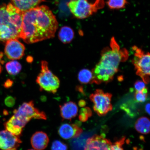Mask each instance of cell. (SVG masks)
Listing matches in <instances>:
<instances>
[{
  "mask_svg": "<svg viewBox=\"0 0 150 150\" xmlns=\"http://www.w3.org/2000/svg\"><path fill=\"white\" fill-rule=\"evenodd\" d=\"M150 125V121L149 118L146 117H142L137 120L135 123L134 127L139 133L146 134H149Z\"/></svg>",
  "mask_w": 150,
  "mask_h": 150,
  "instance_id": "cell-18",
  "label": "cell"
},
{
  "mask_svg": "<svg viewBox=\"0 0 150 150\" xmlns=\"http://www.w3.org/2000/svg\"><path fill=\"white\" fill-rule=\"evenodd\" d=\"M71 12L77 18H87L96 13L105 6L104 0H95L93 3L88 0H72L67 3Z\"/></svg>",
  "mask_w": 150,
  "mask_h": 150,
  "instance_id": "cell-4",
  "label": "cell"
},
{
  "mask_svg": "<svg viewBox=\"0 0 150 150\" xmlns=\"http://www.w3.org/2000/svg\"><path fill=\"white\" fill-rule=\"evenodd\" d=\"M67 145L58 140H55L52 142L51 146L52 150H67Z\"/></svg>",
  "mask_w": 150,
  "mask_h": 150,
  "instance_id": "cell-24",
  "label": "cell"
},
{
  "mask_svg": "<svg viewBox=\"0 0 150 150\" xmlns=\"http://www.w3.org/2000/svg\"><path fill=\"white\" fill-rule=\"evenodd\" d=\"M145 111L147 113L150 115V103H148L146 104L145 107Z\"/></svg>",
  "mask_w": 150,
  "mask_h": 150,
  "instance_id": "cell-31",
  "label": "cell"
},
{
  "mask_svg": "<svg viewBox=\"0 0 150 150\" xmlns=\"http://www.w3.org/2000/svg\"><path fill=\"white\" fill-rule=\"evenodd\" d=\"M112 97L111 93H105L102 90L99 89L96 90L90 95V100L94 105L93 110L99 116L105 115L112 110Z\"/></svg>",
  "mask_w": 150,
  "mask_h": 150,
  "instance_id": "cell-8",
  "label": "cell"
},
{
  "mask_svg": "<svg viewBox=\"0 0 150 150\" xmlns=\"http://www.w3.org/2000/svg\"><path fill=\"white\" fill-rule=\"evenodd\" d=\"M106 3L110 9H119L125 8L128 2L127 0H108Z\"/></svg>",
  "mask_w": 150,
  "mask_h": 150,
  "instance_id": "cell-21",
  "label": "cell"
},
{
  "mask_svg": "<svg viewBox=\"0 0 150 150\" xmlns=\"http://www.w3.org/2000/svg\"><path fill=\"white\" fill-rule=\"evenodd\" d=\"M14 115L25 125L32 119H47L45 112L35 106L33 101L24 103L14 111Z\"/></svg>",
  "mask_w": 150,
  "mask_h": 150,
  "instance_id": "cell-7",
  "label": "cell"
},
{
  "mask_svg": "<svg viewBox=\"0 0 150 150\" xmlns=\"http://www.w3.org/2000/svg\"><path fill=\"white\" fill-rule=\"evenodd\" d=\"M147 88L139 91H136L134 93V99L136 102L143 103L146 102L148 97Z\"/></svg>",
  "mask_w": 150,
  "mask_h": 150,
  "instance_id": "cell-22",
  "label": "cell"
},
{
  "mask_svg": "<svg viewBox=\"0 0 150 150\" xmlns=\"http://www.w3.org/2000/svg\"><path fill=\"white\" fill-rule=\"evenodd\" d=\"M5 103L6 106L8 107H12L16 103V99L13 97L9 96L5 98Z\"/></svg>",
  "mask_w": 150,
  "mask_h": 150,
  "instance_id": "cell-27",
  "label": "cell"
},
{
  "mask_svg": "<svg viewBox=\"0 0 150 150\" xmlns=\"http://www.w3.org/2000/svg\"><path fill=\"white\" fill-rule=\"evenodd\" d=\"M110 46V48L103 49L100 60L96 65L115 74L120 63L128 59L129 53L126 49H121L114 37L112 38Z\"/></svg>",
  "mask_w": 150,
  "mask_h": 150,
  "instance_id": "cell-3",
  "label": "cell"
},
{
  "mask_svg": "<svg viewBox=\"0 0 150 150\" xmlns=\"http://www.w3.org/2000/svg\"><path fill=\"white\" fill-rule=\"evenodd\" d=\"M74 33L73 30L68 26H64L59 30V38L64 44L70 43L74 39Z\"/></svg>",
  "mask_w": 150,
  "mask_h": 150,
  "instance_id": "cell-17",
  "label": "cell"
},
{
  "mask_svg": "<svg viewBox=\"0 0 150 150\" xmlns=\"http://www.w3.org/2000/svg\"><path fill=\"white\" fill-rule=\"evenodd\" d=\"M12 4L24 12L38 6L44 0H11Z\"/></svg>",
  "mask_w": 150,
  "mask_h": 150,
  "instance_id": "cell-16",
  "label": "cell"
},
{
  "mask_svg": "<svg viewBox=\"0 0 150 150\" xmlns=\"http://www.w3.org/2000/svg\"><path fill=\"white\" fill-rule=\"evenodd\" d=\"M13 84V82L10 79L6 80L4 84V87L6 88H8L11 87Z\"/></svg>",
  "mask_w": 150,
  "mask_h": 150,
  "instance_id": "cell-28",
  "label": "cell"
},
{
  "mask_svg": "<svg viewBox=\"0 0 150 150\" xmlns=\"http://www.w3.org/2000/svg\"><path fill=\"white\" fill-rule=\"evenodd\" d=\"M22 143L19 136L13 134L7 130L0 131V149L7 150L18 147Z\"/></svg>",
  "mask_w": 150,
  "mask_h": 150,
  "instance_id": "cell-10",
  "label": "cell"
},
{
  "mask_svg": "<svg viewBox=\"0 0 150 150\" xmlns=\"http://www.w3.org/2000/svg\"><path fill=\"white\" fill-rule=\"evenodd\" d=\"M112 144L109 140L95 135L88 139L84 150H110Z\"/></svg>",
  "mask_w": 150,
  "mask_h": 150,
  "instance_id": "cell-11",
  "label": "cell"
},
{
  "mask_svg": "<svg viewBox=\"0 0 150 150\" xmlns=\"http://www.w3.org/2000/svg\"><path fill=\"white\" fill-rule=\"evenodd\" d=\"M5 54L9 59L14 60L21 59L24 55L25 47L18 39H13L5 42Z\"/></svg>",
  "mask_w": 150,
  "mask_h": 150,
  "instance_id": "cell-9",
  "label": "cell"
},
{
  "mask_svg": "<svg viewBox=\"0 0 150 150\" xmlns=\"http://www.w3.org/2000/svg\"><path fill=\"white\" fill-rule=\"evenodd\" d=\"M7 150H17L16 149V148H14V149H9Z\"/></svg>",
  "mask_w": 150,
  "mask_h": 150,
  "instance_id": "cell-32",
  "label": "cell"
},
{
  "mask_svg": "<svg viewBox=\"0 0 150 150\" xmlns=\"http://www.w3.org/2000/svg\"><path fill=\"white\" fill-rule=\"evenodd\" d=\"M134 86L136 91H142L146 88L145 83L142 80L137 81L135 82Z\"/></svg>",
  "mask_w": 150,
  "mask_h": 150,
  "instance_id": "cell-26",
  "label": "cell"
},
{
  "mask_svg": "<svg viewBox=\"0 0 150 150\" xmlns=\"http://www.w3.org/2000/svg\"><path fill=\"white\" fill-rule=\"evenodd\" d=\"M3 57V53H0V74L2 71L3 68L2 67L1 64H2L4 63V61L2 60V58Z\"/></svg>",
  "mask_w": 150,
  "mask_h": 150,
  "instance_id": "cell-29",
  "label": "cell"
},
{
  "mask_svg": "<svg viewBox=\"0 0 150 150\" xmlns=\"http://www.w3.org/2000/svg\"><path fill=\"white\" fill-rule=\"evenodd\" d=\"M36 150L33 149H29V150Z\"/></svg>",
  "mask_w": 150,
  "mask_h": 150,
  "instance_id": "cell-33",
  "label": "cell"
},
{
  "mask_svg": "<svg viewBox=\"0 0 150 150\" xmlns=\"http://www.w3.org/2000/svg\"><path fill=\"white\" fill-rule=\"evenodd\" d=\"M58 23L55 16L46 6H37L23 12L20 38L28 44L55 36Z\"/></svg>",
  "mask_w": 150,
  "mask_h": 150,
  "instance_id": "cell-1",
  "label": "cell"
},
{
  "mask_svg": "<svg viewBox=\"0 0 150 150\" xmlns=\"http://www.w3.org/2000/svg\"><path fill=\"white\" fill-rule=\"evenodd\" d=\"M49 139L46 133L38 131L32 136L31 143L32 147L37 150H43L47 146Z\"/></svg>",
  "mask_w": 150,
  "mask_h": 150,
  "instance_id": "cell-13",
  "label": "cell"
},
{
  "mask_svg": "<svg viewBox=\"0 0 150 150\" xmlns=\"http://www.w3.org/2000/svg\"><path fill=\"white\" fill-rule=\"evenodd\" d=\"M83 132L82 129L74 124L64 123L59 127L58 133L64 139L78 137Z\"/></svg>",
  "mask_w": 150,
  "mask_h": 150,
  "instance_id": "cell-12",
  "label": "cell"
},
{
  "mask_svg": "<svg viewBox=\"0 0 150 150\" xmlns=\"http://www.w3.org/2000/svg\"><path fill=\"white\" fill-rule=\"evenodd\" d=\"M23 12L11 3L0 5V42L20 38Z\"/></svg>",
  "mask_w": 150,
  "mask_h": 150,
  "instance_id": "cell-2",
  "label": "cell"
},
{
  "mask_svg": "<svg viewBox=\"0 0 150 150\" xmlns=\"http://www.w3.org/2000/svg\"><path fill=\"white\" fill-rule=\"evenodd\" d=\"M61 117L63 119L71 120L78 114V108L76 103L70 101L59 106Z\"/></svg>",
  "mask_w": 150,
  "mask_h": 150,
  "instance_id": "cell-14",
  "label": "cell"
},
{
  "mask_svg": "<svg viewBox=\"0 0 150 150\" xmlns=\"http://www.w3.org/2000/svg\"><path fill=\"white\" fill-rule=\"evenodd\" d=\"M125 137H123L113 144H112L110 150H124L122 146L125 143Z\"/></svg>",
  "mask_w": 150,
  "mask_h": 150,
  "instance_id": "cell-25",
  "label": "cell"
},
{
  "mask_svg": "<svg viewBox=\"0 0 150 150\" xmlns=\"http://www.w3.org/2000/svg\"><path fill=\"white\" fill-rule=\"evenodd\" d=\"M25 125L14 115H13L5 124L6 130L17 136L21 134Z\"/></svg>",
  "mask_w": 150,
  "mask_h": 150,
  "instance_id": "cell-15",
  "label": "cell"
},
{
  "mask_svg": "<svg viewBox=\"0 0 150 150\" xmlns=\"http://www.w3.org/2000/svg\"><path fill=\"white\" fill-rule=\"evenodd\" d=\"M79 105L81 107H83L86 105V103L85 101L83 100H81L78 103Z\"/></svg>",
  "mask_w": 150,
  "mask_h": 150,
  "instance_id": "cell-30",
  "label": "cell"
},
{
  "mask_svg": "<svg viewBox=\"0 0 150 150\" xmlns=\"http://www.w3.org/2000/svg\"><path fill=\"white\" fill-rule=\"evenodd\" d=\"M41 71L37 76L36 82L42 91L55 93L60 86V81L57 77L49 69L47 62L42 61L41 63Z\"/></svg>",
  "mask_w": 150,
  "mask_h": 150,
  "instance_id": "cell-5",
  "label": "cell"
},
{
  "mask_svg": "<svg viewBox=\"0 0 150 150\" xmlns=\"http://www.w3.org/2000/svg\"><path fill=\"white\" fill-rule=\"evenodd\" d=\"M132 48L134 53L132 62L136 70V74L142 79L145 84H148L150 80L149 53H146L141 49L136 46Z\"/></svg>",
  "mask_w": 150,
  "mask_h": 150,
  "instance_id": "cell-6",
  "label": "cell"
},
{
  "mask_svg": "<svg viewBox=\"0 0 150 150\" xmlns=\"http://www.w3.org/2000/svg\"><path fill=\"white\" fill-rule=\"evenodd\" d=\"M92 114V112L91 108L88 107L82 108L80 110L79 119L81 121L85 122L91 117Z\"/></svg>",
  "mask_w": 150,
  "mask_h": 150,
  "instance_id": "cell-23",
  "label": "cell"
},
{
  "mask_svg": "<svg viewBox=\"0 0 150 150\" xmlns=\"http://www.w3.org/2000/svg\"><path fill=\"white\" fill-rule=\"evenodd\" d=\"M78 79L81 84L95 83L92 71L88 69H84L79 71L78 74Z\"/></svg>",
  "mask_w": 150,
  "mask_h": 150,
  "instance_id": "cell-19",
  "label": "cell"
},
{
  "mask_svg": "<svg viewBox=\"0 0 150 150\" xmlns=\"http://www.w3.org/2000/svg\"><path fill=\"white\" fill-rule=\"evenodd\" d=\"M5 67L8 74L12 76H16L18 74L22 68L21 64L16 61L8 62L6 64Z\"/></svg>",
  "mask_w": 150,
  "mask_h": 150,
  "instance_id": "cell-20",
  "label": "cell"
}]
</instances>
